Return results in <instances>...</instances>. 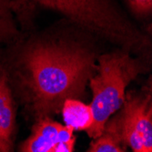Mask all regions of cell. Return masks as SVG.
<instances>
[{"mask_svg":"<svg viewBox=\"0 0 152 152\" xmlns=\"http://www.w3.org/2000/svg\"><path fill=\"white\" fill-rule=\"evenodd\" d=\"M99 39L64 18L9 45L4 65L13 94L35 121L61 112L66 99L86 96L98 67Z\"/></svg>","mask_w":152,"mask_h":152,"instance_id":"6da1fadb","label":"cell"},{"mask_svg":"<svg viewBox=\"0 0 152 152\" xmlns=\"http://www.w3.org/2000/svg\"><path fill=\"white\" fill-rule=\"evenodd\" d=\"M57 12L64 19L117 48L132 54H147L151 48L148 34L126 15L117 0H29Z\"/></svg>","mask_w":152,"mask_h":152,"instance_id":"7a4b0ae2","label":"cell"},{"mask_svg":"<svg viewBox=\"0 0 152 152\" xmlns=\"http://www.w3.org/2000/svg\"><path fill=\"white\" fill-rule=\"evenodd\" d=\"M133 55L127 49H117L100 54L98 67L88 85L92 92L89 104L94 122L86 131L92 140L101 135L108 118L121 107L126 96V88L140 75L149 70L148 53Z\"/></svg>","mask_w":152,"mask_h":152,"instance_id":"3957f363","label":"cell"},{"mask_svg":"<svg viewBox=\"0 0 152 152\" xmlns=\"http://www.w3.org/2000/svg\"><path fill=\"white\" fill-rule=\"evenodd\" d=\"M106 127L113 129L134 152L152 151L151 87L140 92L129 91L118 111L108 118Z\"/></svg>","mask_w":152,"mask_h":152,"instance_id":"277c9868","label":"cell"},{"mask_svg":"<svg viewBox=\"0 0 152 152\" xmlns=\"http://www.w3.org/2000/svg\"><path fill=\"white\" fill-rule=\"evenodd\" d=\"M74 129L66 125L44 118L35 122L32 132L19 146L22 152H54L59 143L75 139Z\"/></svg>","mask_w":152,"mask_h":152,"instance_id":"5b68a950","label":"cell"},{"mask_svg":"<svg viewBox=\"0 0 152 152\" xmlns=\"http://www.w3.org/2000/svg\"><path fill=\"white\" fill-rule=\"evenodd\" d=\"M17 132V107L15 96L7 70L0 61V152L14 150Z\"/></svg>","mask_w":152,"mask_h":152,"instance_id":"8992f818","label":"cell"},{"mask_svg":"<svg viewBox=\"0 0 152 152\" xmlns=\"http://www.w3.org/2000/svg\"><path fill=\"white\" fill-rule=\"evenodd\" d=\"M61 113L65 125L72 128L74 131H87L94 122L90 105H87L79 99H66Z\"/></svg>","mask_w":152,"mask_h":152,"instance_id":"52a82bcc","label":"cell"},{"mask_svg":"<svg viewBox=\"0 0 152 152\" xmlns=\"http://www.w3.org/2000/svg\"><path fill=\"white\" fill-rule=\"evenodd\" d=\"M15 3L13 0H0V43L12 45L17 43L23 35L18 29L13 11Z\"/></svg>","mask_w":152,"mask_h":152,"instance_id":"ba28073f","label":"cell"},{"mask_svg":"<svg viewBox=\"0 0 152 152\" xmlns=\"http://www.w3.org/2000/svg\"><path fill=\"white\" fill-rule=\"evenodd\" d=\"M127 146L124 144L119 136L110 128L104 127L101 135L94 139L89 148L88 152H125Z\"/></svg>","mask_w":152,"mask_h":152,"instance_id":"9c48e42d","label":"cell"},{"mask_svg":"<svg viewBox=\"0 0 152 152\" xmlns=\"http://www.w3.org/2000/svg\"><path fill=\"white\" fill-rule=\"evenodd\" d=\"M126 2L137 18H148L152 12V0H126Z\"/></svg>","mask_w":152,"mask_h":152,"instance_id":"30bf717a","label":"cell"}]
</instances>
